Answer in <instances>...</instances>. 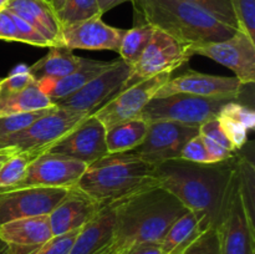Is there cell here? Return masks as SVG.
Wrapping results in <instances>:
<instances>
[{
  "label": "cell",
  "instance_id": "15",
  "mask_svg": "<svg viewBox=\"0 0 255 254\" xmlns=\"http://www.w3.org/2000/svg\"><path fill=\"white\" fill-rule=\"evenodd\" d=\"M106 128L95 116H87L75 128L50 147L46 152L67 157L85 164H91L109 153Z\"/></svg>",
  "mask_w": 255,
  "mask_h": 254
},
{
  "label": "cell",
  "instance_id": "32",
  "mask_svg": "<svg viewBox=\"0 0 255 254\" xmlns=\"http://www.w3.org/2000/svg\"><path fill=\"white\" fill-rule=\"evenodd\" d=\"M182 1L189 2V4L202 7L206 11L214 15L221 21L226 22V24L239 30L238 21H237L231 0H182Z\"/></svg>",
  "mask_w": 255,
  "mask_h": 254
},
{
  "label": "cell",
  "instance_id": "19",
  "mask_svg": "<svg viewBox=\"0 0 255 254\" xmlns=\"http://www.w3.org/2000/svg\"><path fill=\"white\" fill-rule=\"evenodd\" d=\"M49 217H27L0 226V239L11 254H36L52 238Z\"/></svg>",
  "mask_w": 255,
  "mask_h": 254
},
{
  "label": "cell",
  "instance_id": "39",
  "mask_svg": "<svg viewBox=\"0 0 255 254\" xmlns=\"http://www.w3.org/2000/svg\"><path fill=\"white\" fill-rule=\"evenodd\" d=\"M199 134L212 139V141L217 142V143L223 146L224 148L229 149V151L237 152L236 149L233 148L231 142H229L228 137H227L226 133H224L218 117H214V119L209 120V121L204 122L203 125H201V126H199Z\"/></svg>",
  "mask_w": 255,
  "mask_h": 254
},
{
  "label": "cell",
  "instance_id": "24",
  "mask_svg": "<svg viewBox=\"0 0 255 254\" xmlns=\"http://www.w3.org/2000/svg\"><path fill=\"white\" fill-rule=\"evenodd\" d=\"M82 57L77 56L71 49L65 46H50L44 57L29 66V72L35 81L45 79H61L77 70Z\"/></svg>",
  "mask_w": 255,
  "mask_h": 254
},
{
  "label": "cell",
  "instance_id": "17",
  "mask_svg": "<svg viewBox=\"0 0 255 254\" xmlns=\"http://www.w3.org/2000/svg\"><path fill=\"white\" fill-rule=\"evenodd\" d=\"M126 30L114 27L102 21L101 16L61 26L59 46L80 50H107L119 52Z\"/></svg>",
  "mask_w": 255,
  "mask_h": 254
},
{
  "label": "cell",
  "instance_id": "18",
  "mask_svg": "<svg viewBox=\"0 0 255 254\" xmlns=\"http://www.w3.org/2000/svg\"><path fill=\"white\" fill-rule=\"evenodd\" d=\"M106 204L95 201L76 187L69 189L66 196L49 214L52 236H62L69 232L81 229L89 223Z\"/></svg>",
  "mask_w": 255,
  "mask_h": 254
},
{
  "label": "cell",
  "instance_id": "5",
  "mask_svg": "<svg viewBox=\"0 0 255 254\" xmlns=\"http://www.w3.org/2000/svg\"><path fill=\"white\" fill-rule=\"evenodd\" d=\"M87 115L55 106L47 114L32 122L27 128L0 141V149L12 153L31 152L45 153L65 134L77 126Z\"/></svg>",
  "mask_w": 255,
  "mask_h": 254
},
{
  "label": "cell",
  "instance_id": "44",
  "mask_svg": "<svg viewBox=\"0 0 255 254\" xmlns=\"http://www.w3.org/2000/svg\"><path fill=\"white\" fill-rule=\"evenodd\" d=\"M12 154V152L7 151V149H0V166L9 158L10 156Z\"/></svg>",
  "mask_w": 255,
  "mask_h": 254
},
{
  "label": "cell",
  "instance_id": "9",
  "mask_svg": "<svg viewBox=\"0 0 255 254\" xmlns=\"http://www.w3.org/2000/svg\"><path fill=\"white\" fill-rule=\"evenodd\" d=\"M148 124L146 138L131 152L153 166L179 158L184 144L199 133V127L179 122L154 121Z\"/></svg>",
  "mask_w": 255,
  "mask_h": 254
},
{
  "label": "cell",
  "instance_id": "6",
  "mask_svg": "<svg viewBox=\"0 0 255 254\" xmlns=\"http://www.w3.org/2000/svg\"><path fill=\"white\" fill-rule=\"evenodd\" d=\"M229 100L209 99L187 94H173L153 97L142 110L139 117L147 122L173 121L199 127L218 116Z\"/></svg>",
  "mask_w": 255,
  "mask_h": 254
},
{
  "label": "cell",
  "instance_id": "33",
  "mask_svg": "<svg viewBox=\"0 0 255 254\" xmlns=\"http://www.w3.org/2000/svg\"><path fill=\"white\" fill-rule=\"evenodd\" d=\"M239 30L255 41V0H231Z\"/></svg>",
  "mask_w": 255,
  "mask_h": 254
},
{
  "label": "cell",
  "instance_id": "14",
  "mask_svg": "<svg viewBox=\"0 0 255 254\" xmlns=\"http://www.w3.org/2000/svg\"><path fill=\"white\" fill-rule=\"evenodd\" d=\"M86 167L82 162L45 152L30 163L24 178L11 191L29 187L74 188Z\"/></svg>",
  "mask_w": 255,
  "mask_h": 254
},
{
  "label": "cell",
  "instance_id": "1",
  "mask_svg": "<svg viewBox=\"0 0 255 254\" xmlns=\"http://www.w3.org/2000/svg\"><path fill=\"white\" fill-rule=\"evenodd\" d=\"M237 152L232 158L214 163H194L177 158L154 166L159 187L196 212L207 231L216 229L223 217L236 183Z\"/></svg>",
  "mask_w": 255,
  "mask_h": 254
},
{
  "label": "cell",
  "instance_id": "43",
  "mask_svg": "<svg viewBox=\"0 0 255 254\" xmlns=\"http://www.w3.org/2000/svg\"><path fill=\"white\" fill-rule=\"evenodd\" d=\"M128 1L132 2L133 0H97V4H99L100 12L104 15L105 12L110 11V10L114 9V7L119 6V5L124 4V2H128Z\"/></svg>",
  "mask_w": 255,
  "mask_h": 254
},
{
  "label": "cell",
  "instance_id": "11",
  "mask_svg": "<svg viewBox=\"0 0 255 254\" xmlns=\"http://www.w3.org/2000/svg\"><path fill=\"white\" fill-rule=\"evenodd\" d=\"M171 76L172 74L156 75L126 87L92 116L96 117L104 125L105 128H109L120 122L137 119L141 115L142 110Z\"/></svg>",
  "mask_w": 255,
  "mask_h": 254
},
{
  "label": "cell",
  "instance_id": "27",
  "mask_svg": "<svg viewBox=\"0 0 255 254\" xmlns=\"http://www.w3.org/2000/svg\"><path fill=\"white\" fill-rule=\"evenodd\" d=\"M236 174L244 211L252 226L255 227V166L253 158L237 151Z\"/></svg>",
  "mask_w": 255,
  "mask_h": 254
},
{
  "label": "cell",
  "instance_id": "2",
  "mask_svg": "<svg viewBox=\"0 0 255 254\" xmlns=\"http://www.w3.org/2000/svg\"><path fill=\"white\" fill-rule=\"evenodd\" d=\"M114 206L116 224L110 254H124L134 244L159 243L169 227L188 212L178 198L159 186L138 192Z\"/></svg>",
  "mask_w": 255,
  "mask_h": 254
},
{
  "label": "cell",
  "instance_id": "47",
  "mask_svg": "<svg viewBox=\"0 0 255 254\" xmlns=\"http://www.w3.org/2000/svg\"><path fill=\"white\" fill-rule=\"evenodd\" d=\"M198 241H199V239H198ZM198 241H197L196 243H194L193 246H192L191 248H189L188 251H187L184 254H198Z\"/></svg>",
  "mask_w": 255,
  "mask_h": 254
},
{
  "label": "cell",
  "instance_id": "37",
  "mask_svg": "<svg viewBox=\"0 0 255 254\" xmlns=\"http://www.w3.org/2000/svg\"><path fill=\"white\" fill-rule=\"evenodd\" d=\"M218 120L221 122V126L223 128L224 133H226L229 142L233 146V148L236 151H241L248 143V129L242 126V125L231 121L228 119H224V117H218Z\"/></svg>",
  "mask_w": 255,
  "mask_h": 254
},
{
  "label": "cell",
  "instance_id": "28",
  "mask_svg": "<svg viewBox=\"0 0 255 254\" xmlns=\"http://www.w3.org/2000/svg\"><path fill=\"white\" fill-rule=\"evenodd\" d=\"M153 31L154 27L148 24H144V22L136 25L132 29L126 30L122 36L121 45L119 49V54L121 56L120 59L124 60L126 64L131 65V66L136 64L143 50L148 45Z\"/></svg>",
  "mask_w": 255,
  "mask_h": 254
},
{
  "label": "cell",
  "instance_id": "20",
  "mask_svg": "<svg viewBox=\"0 0 255 254\" xmlns=\"http://www.w3.org/2000/svg\"><path fill=\"white\" fill-rule=\"evenodd\" d=\"M116 213L115 206L106 204L80 229L69 254H110L114 242Z\"/></svg>",
  "mask_w": 255,
  "mask_h": 254
},
{
  "label": "cell",
  "instance_id": "25",
  "mask_svg": "<svg viewBox=\"0 0 255 254\" xmlns=\"http://www.w3.org/2000/svg\"><path fill=\"white\" fill-rule=\"evenodd\" d=\"M148 122L141 117L120 122L106 128V147L109 153H121L132 151L146 138Z\"/></svg>",
  "mask_w": 255,
  "mask_h": 254
},
{
  "label": "cell",
  "instance_id": "7",
  "mask_svg": "<svg viewBox=\"0 0 255 254\" xmlns=\"http://www.w3.org/2000/svg\"><path fill=\"white\" fill-rule=\"evenodd\" d=\"M193 57L192 47L182 44L171 35L154 29L148 45L136 64L131 66V75L126 87L161 74H172Z\"/></svg>",
  "mask_w": 255,
  "mask_h": 254
},
{
  "label": "cell",
  "instance_id": "21",
  "mask_svg": "<svg viewBox=\"0 0 255 254\" xmlns=\"http://www.w3.org/2000/svg\"><path fill=\"white\" fill-rule=\"evenodd\" d=\"M5 9L31 25L52 46L59 45L61 24L47 0H9Z\"/></svg>",
  "mask_w": 255,
  "mask_h": 254
},
{
  "label": "cell",
  "instance_id": "38",
  "mask_svg": "<svg viewBox=\"0 0 255 254\" xmlns=\"http://www.w3.org/2000/svg\"><path fill=\"white\" fill-rule=\"evenodd\" d=\"M79 232L80 229H76L62 236L52 237L36 254H69Z\"/></svg>",
  "mask_w": 255,
  "mask_h": 254
},
{
  "label": "cell",
  "instance_id": "45",
  "mask_svg": "<svg viewBox=\"0 0 255 254\" xmlns=\"http://www.w3.org/2000/svg\"><path fill=\"white\" fill-rule=\"evenodd\" d=\"M47 1H49V4L54 7L55 11H57V10L62 6V4H64L65 0H47Z\"/></svg>",
  "mask_w": 255,
  "mask_h": 254
},
{
  "label": "cell",
  "instance_id": "10",
  "mask_svg": "<svg viewBox=\"0 0 255 254\" xmlns=\"http://www.w3.org/2000/svg\"><path fill=\"white\" fill-rule=\"evenodd\" d=\"M194 55L208 57L234 72L242 85H253L255 81V41L246 32L238 30L229 39L201 45L192 49Z\"/></svg>",
  "mask_w": 255,
  "mask_h": 254
},
{
  "label": "cell",
  "instance_id": "29",
  "mask_svg": "<svg viewBox=\"0 0 255 254\" xmlns=\"http://www.w3.org/2000/svg\"><path fill=\"white\" fill-rule=\"evenodd\" d=\"M40 154L31 152L12 153L4 163L0 166V193L11 191L21 182L26 174L30 163Z\"/></svg>",
  "mask_w": 255,
  "mask_h": 254
},
{
  "label": "cell",
  "instance_id": "13",
  "mask_svg": "<svg viewBox=\"0 0 255 254\" xmlns=\"http://www.w3.org/2000/svg\"><path fill=\"white\" fill-rule=\"evenodd\" d=\"M71 189V188H70ZM67 188L29 187L0 193V226L27 217L49 216L64 199Z\"/></svg>",
  "mask_w": 255,
  "mask_h": 254
},
{
  "label": "cell",
  "instance_id": "41",
  "mask_svg": "<svg viewBox=\"0 0 255 254\" xmlns=\"http://www.w3.org/2000/svg\"><path fill=\"white\" fill-rule=\"evenodd\" d=\"M198 254H219L216 229H209L198 241Z\"/></svg>",
  "mask_w": 255,
  "mask_h": 254
},
{
  "label": "cell",
  "instance_id": "46",
  "mask_svg": "<svg viewBox=\"0 0 255 254\" xmlns=\"http://www.w3.org/2000/svg\"><path fill=\"white\" fill-rule=\"evenodd\" d=\"M0 254H11L10 253L9 247H7L6 244L1 241V239H0Z\"/></svg>",
  "mask_w": 255,
  "mask_h": 254
},
{
  "label": "cell",
  "instance_id": "26",
  "mask_svg": "<svg viewBox=\"0 0 255 254\" xmlns=\"http://www.w3.org/2000/svg\"><path fill=\"white\" fill-rule=\"evenodd\" d=\"M55 105L41 90L39 82L32 80L21 91L9 96L0 97V116L40 111V110L51 109Z\"/></svg>",
  "mask_w": 255,
  "mask_h": 254
},
{
  "label": "cell",
  "instance_id": "35",
  "mask_svg": "<svg viewBox=\"0 0 255 254\" xmlns=\"http://www.w3.org/2000/svg\"><path fill=\"white\" fill-rule=\"evenodd\" d=\"M179 158L184 159V161L194 162V163H214L211 154L208 153V149H207L206 143H204L203 137L199 133L197 136L192 137L184 144Z\"/></svg>",
  "mask_w": 255,
  "mask_h": 254
},
{
  "label": "cell",
  "instance_id": "4",
  "mask_svg": "<svg viewBox=\"0 0 255 254\" xmlns=\"http://www.w3.org/2000/svg\"><path fill=\"white\" fill-rule=\"evenodd\" d=\"M154 186L153 164L127 151L107 153L89 164L76 188L101 204H112Z\"/></svg>",
  "mask_w": 255,
  "mask_h": 254
},
{
  "label": "cell",
  "instance_id": "22",
  "mask_svg": "<svg viewBox=\"0 0 255 254\" xmlns=\"http://www.w3.org/2000/svg\"><path fill=\"white\" fill-rule=\"evenodd\" d=\"M112 61H100V60H91L82 57L81 65L77 70L71 74L61 77V79H45L39 81L40 87L45 92L52 104L66 99L70 95L75 94L80 89L85 86L87 82L99 76L100 74L109 69L112 65Z\"/></svg>",
  "mask_w": 255,
  "mask_h": 254
},
{
  "label": "cell",
  "instance_id": "42",
  "mask_svg": "<svg viewBox=\"0 0 255 254\" xmlns=\"http://www.w3.org/2000/svg\"><path fill=\"white\" fill-rule=\"evenodd\" d=\"M124 254H162L161 244L156 242H147V243L134 244L127 249Z\"/></svg>",
  "mask_w": 255,
  "mask_h": 254
},
{
  "label": "cell",
  "instance_id": "31",
  "mask_svg": "<svg viewBox=\"0 0 255 254\" xmlns=\"http://www.w3.org/2000/svg\"><path fill=\"white\" fill-rule=\"evenodd\" d=\"M55 107V106H54ZM51 107V109H54ZM51 109L40 110L34 112H21V114H11L0 116V141L11 134L17 133L22 129L27 128L32 122L36 121Z\"/></svg>",
  "mask_w": 255,
  "mask_h": 254
},
{
  "label": "cell",
  "instance_id": "8",
  "mask_svg": "<svg viewBox=\"0 0 255 254\" xmlns=\"http://www.w3.org/2000/svg\"><path fill=\"white\" fill-rule=\"evenodd\" d=\"M129 75L131 65L121 59L114 60L109 69L87 82L79 91L56 102L55 106L91 116L126 89Z\"/></svg>",
  "mask_w": 255,
  "mask_h": 254
},
{
  "label": "cell",
  "instance_id": "36",
  "mask_svg": "<svg viewBox=\"0 0 255 254\" xmlns=\"http://www.w3.org/2000/svg\"><path fill=\"white\" fill-rule=\"evenodd\" d=\"M10 14H11L15 25H16L17 31H19V35H20V39H21V42L32 45V46H39V47L52 46L51 42H50L49 40L45 39V37L42 36L37 30H35L34 27H32L31 25L27 24L25 20H22L21 17L15 15L14 12L10 11Z\"/></svg>",
  "mask_w": 255,
  "mask_h": 254
},
{
  "label": "cell",
  "instance_id": "34",
  "mask_svg": "<svg viewBox=\"0 0 255 254\" xmlns=\"http://www.w3.org/2000/svg\"><path fill=\"white\" fill-rule=\"evenodd\" d=\"M217 117H224L231 121L237 122L252 131L255 127V112L253 109L246 105L238 104L236 101H228L219 111Z\"/></svg>",
  "mask_w": 255,
  "mask_h": 254
},
{
  "label": "cell",
  "instance_id": "49",
  "mask_svg": "<svg viewBox=\"0 0 255 254\" xmlns=\"http://www.w3.org/2000/svg\"><path fill=\"white\" fill-rule=\"evenodd\" d=\"M0 81H1V79H0Z\"/></svg>",
  "mask_w": 255,
  "mask_h": 254
},
{
  "label": "cell",
  "instance_id": "12",
  "mask_svg": "<svg viewBox=\"0 0 255 254\" xmlns=\"http://www.w3.org/2000/svg\"><path fill=\"white\" fill-rule=\"evenodd\" d=\"M216 232L219 254H255V227L252 226L244 211L237 174L236 183Z\"/></svg>",
  "mask_w": 255,
  "mask_h": 254
},
{
  "label": "cell",
  "instance_id": "30",
  "mask_svg": "<svg viewBox=\"0 0 255 254\" xmlns=\"http://www.w3.org/2000/svg\"><path fill=\"white\" fill-rule=\"evenodd\" d=\"M61 26L76 24L96 16H102L97 0H65L56 11Z\"/></svg>",
  "mask_w": 255,
  "mask_h": 254
},
{
  "label": "cell",
  "instance_id": "40",
  "mask_svg": "<svg viewBox=\"0 0 255 254\" xmlns=\"http://www.w3.org/2000/svg\"><path fill=\"white\" fill-rule=\"evenodd\" d=\"M0 40L21 42L19 31L9 10H0Z\"/></svg>",
  "mask_w": 255,
  "mask_h": 254
},
{
  "label": "cell",
  "instance_id": "48",
  "mask_svg": "<svg viewBox=\"0 0 255 254\" xmlns=\"http://www.w3.org/2000/svg\"><path fill=\"white\" fill-rule=\"evenodd\" d=\"M7 1H9V0H0V10H2L6 7Z\"/></svg>",
  "mask_w": 255,
  "mask_h": 254
},
{
  "label": "cell",
  "instance_id": "16",
  "mask_svg": "<svg viewBox=\"0 0 255 254\" xmlns=\"http://www.w3.org/2000/svg\"><path fill=\"white\" fill-rule=\"evenodd\" d=\"M244 85L237 77L216 76L188 70L176 77H169L166 84L156 92L154 97L173 94H187L209 99L236 101L241 96Z\"/></svg>",
  "mask_w": 255,
  "mask_h": 254
},
{
  "label": "cell",
  "instance_id": "23",
  "mask_svg": "<svg viewBox=\"0 0 255 254\" xmlns=\"http://www.w3.org/2000/svg\"><path fill=\"white\" fill-rule=\"evenodd\" d=\"M204 233L201 217L188 211L169 227L159 242L162 254H184Z\"/></svg>",
  "mask_w": 255,
  "mask_h": 254
},
{
  "label": "cell",
  "instance_id": "3",
  "mask_svg": "<svg viewBox=\"0 0 255 254\" xmlns=\"http://www.w3.org/2000/svg\"><path fill=\"white\" fill-rule=\"evenodd\" d=\"M132 4L141 22L171 35L192 49L223 41L238 31L211 12L182 0H133Z\"/></svg>",
  "mask_w": 255,
  "mask_h": 254
}]
</instances>
